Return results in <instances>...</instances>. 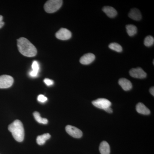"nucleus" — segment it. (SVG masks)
<instances>
[{
  "label": "nucleus",
  "instance_id": "obj_1",
  "mask_svg": "<svg viewBox=\"0 0 154 154\" xmlns=\"http://www.w3.org/2000/svg\"><path fill=\"white\" fill-rule=\"evenodd\" d=\"M17 46L20 53L25 56L33 57L37 54L35 46L24 37H21L17 40Z\"/></svg>",
  "mask_w": 154,
  "mask_h": 154
},
{
  "label": "nucleus",
  "instance_id": "obj_2",
  "mask_svg": "<svg viewBox=\"0 0 154 154\" xmlns=\"http://www.w3.org/2000/svg\"><path fill=\"white\" fill-rule=\"evenodd\" d=\"M9 131L12 133L15 140L21 142L25 137V130L22 122L16 120L8 126Z\"/></svg>",
  "mask_w": 154,
  "mask_h": 154
},
{
  "label": "nucleus",
  "instance_id": "obj_3",
  "mask_svg": "<svg viewBox=\"0 0 154 154\" xmlns=\"http://www.w3.org/2000/svg\"><path fill=\"white\" fill-rule=\"evenodd\" d=\"M62 4L61 0H49L45 4V11L49 14L54 13L60 9Z\"/></svg>",
  "mask_w": 154,
  "mask_h": 154
},
{
  "label": "nucleus",
  "instance_id": "obj_4",
  "mask_svg": "<svg viewBox=\"0 0 154 154\" xmlns=\"http://www.w3.org/2000/svg\"><path fill=\"white\" fill-rule=\"evenodd\" d=\"M14 82L13 77L8 75L0 76V89L10 88Z\"/></svg>",
  "mask_w": 154,
  "mask_h": 154
},
{
  "label": "nucleus",
  "instance_id": "obj_5",
  "mask_svg": "<svg viewBox=\"0 0 154 154\" xmlns=\"http://www.w3.org/2000/svg\"><path fill=\"white\" fill-rule=\"evenodd\" d=\"M92 104L97 108L104 110L108 107H110L111 105V103L110 101L103 98H100L93 101Z\"/></svg>",
  "mask_w": 154,
  "mask_h": 154
},
{
  "label": "nucleus",
  "instance_id": "obj_6",
  "mask_svg": "<svg viewBox=\"0 0 154 154\" xmlns=\"http://www.w3.org/2000/svg\"><path fill=\"white\" fill-rule=\"evenodd\" d=\"M66 131L69 135L76 138H80L83 135V133L81 130L72 125H67L66 127Z\"/></svg>",
  "mask_w": 154,
  "mask_h": 154
},
{
  "label": "nucleus",
  "instance_id": "obj_7",
  "mask_svg": "<svg viewBox=\"0 0 154 154\" xmlns=\"http://www.w3.org/2000/svg\"><path fill=\"white\" fill-rule=\"evenodd\" d=\"M55 36L58 39L62 40H66L71 38L72 33L69 30L66 28H62L56 33Z\"/></svg>",
  "mask_w": 154,
  "mask_h": 154
},
{
  "label": "nucleus",
  "instance_id": "obj_8",
  "mask_svg": "<svg viewBox=\"0 0 154 154\" xmlns=\"http://www.w3.org/2000/svg\"><path fill=\"white\" fill-rule=\"evenodd\" d=\"M129 74L131 77L137 79H143L146 77V73L140 67L131 69Z\"/></svg>",
  "mask_w": 154,
  "mask_h": 154
},
{
  "label": "nucleus",
  "instance_id": "obj_9",
  "mask_svg": "<svg viewBox=\"0 0 154 154\" xmlns=\"http://www.w3.org/2000/svg\"><path fill=\"white\" fill-rule=\"evenodd\" d=\"M95 59V56L93 54L89 53L86 54L85 55H83L82 57L80 58V62L82 64L87 65L90 64L92 63Z\"/></svg>",
  "mask_w": 154,
  "mask_h": 154
},
{
  "label": "nucleus",
  "instance_id": "obj_10",
  "mask_svg": "<svg viewBox=\"0 0 154 154\" xmlns=\"http://www.w3.org/2000/svg\"><path fill=\"white\" fill-rule=\"evenodd\" d=\"M119 84L125 91H129L132 88V85L129 80L122 78L119 81Z\"/></svg>",
  "mask_w": 154,
  "mask_h": 154
},
{
  "label": "nucleus",
  "instance_id": "obj_11",
  "mask_svg": "<svg viewBox=\"0 0 154 154\" xmlns=\"http://www.w3.org/2000/svg\"><path fill=\"white\" fill-rule=\"evenodd\" d=\"M102 11L107 15V17L110 18H113L116 17L117 12L113 7L106 6L102 9Z\"/></svg>",
  "mask_w": 154,
  "mask_h": 154
},
{
  "label": "nucleus",
  "instance_id": "obj_12",
  "mask_svg": "<svg viewBox=\"0 0 154 154\" xmlns=\"http://www.w3.org/2000/svg\"><path fill=\"white\" fill-rule=\"evenodd\" d=\"M128 17L131 19L135 21H139L142 18L141 14L140 11L137 8L131 9L128 14Z\"/></svg>",
  "mask_w": 154,
  "mask_h": 154
},
{
  "label": "nucleus",
  "instance_id": "obj_13",
  "mask_svg": "<svg viewBox=\"0 0 154 154\" xmlns=\"http://www.w3.org/2000/svg\"><path fill=\"white\" fill-rule=\"evenodd\" d=\"M137 111L138 113L143 115H149L150 113V111L143 103H138L136 107Z\"/></svg>",
  "mask_w": 154,
  "mask_h": 154
},
{
  "label": "nucleus",
  "instance_id": "obj_14",
  "mask_svg": "<svg viewBox=\"0 0 154 154\" xmlns=\"http://www.w3.org/2000/svg\"><path fill=\"white\" fill-rule=\"evenodd\" d=\"M99 151L101 154H110V147L108 143L105 141H102L99 146Z\"/></svg>",
  "mask_w": 154,
  "mask_h": 154
},
{
  "label": "nucleus",
  "instance_id": "obj_15",
  "mask_svg": "<svg viewBox=\"0 0 154 154\" xmlns=\"http://www.w3.org/2000/svg\"><path fill=\"white\" fill-rule=\"evenodd\" d=\"M51 137V135L49 133L45 134L42 135L38 136L36 138V142L39 145H43L45 143L46 140H48Z\"/></svg>",
  "mask_w": 154,
  "mask_h": 154
},
{
  "label": "nucleus",
  "instance_id": "obj_16",
  "mask_svg": "<svg viewBox=\"0 0 154 154\" xmlns=\"http://www.w3.org/2000/svg\"><path fill=\"white\" fill-rule=\"evenodd\" d=\"M127 32L129 36H134L137 33V28L134 25H126Z\"/></svg>",
  "mask_w": 154,
  "mask_h": 154
},
{
  "label": "nucleus",
  "instance_id": "obj_17",
  "mask_svg": "<svg viewBox=\"0 0 154 154\" xmlns=\"http://www.w3.org/2000/svg\"><path fill=\"white\" fill-rule=\"evenodd\" d=\"M33 115L35 120L38 123L42 124H47L48 123V120L47 119L42 118L39 113L37 111L34 112L33 113Z\"/></svg>",
  "mask_w": 154,
  "mask_h": 154
},
{
  "label": "nucleus",
  "instance_id": "obj_18",
  "mask_svg": "<svg viewBox=\"0 0 154 154\" xmlns=\"http://www.w3.org/2000/svg\"><path fill=\"white\" fill-rule=\"evenodd\" d=\"M109 47L110 49L116 52H121L122 51V48L121 45L116 42L110 43L109 45Z\"/></svg>",
  "mask_w": 154,
  "mask_h": 154
},
{
  "label": "nucleus",
  "instance_id": "obj_19",
  "mask_svg": "<svg viewBox=\"0 0 154 154\" xmlns=\"http://www.w3.org/2000/svg\"><path fill=\"white\" fill-rule=\"evenodd\" d=\"M154 37L151 36H146L144 39V44L147 47H150L154 44Z\"/></svg>",
  "mask_w": 154,
  "mask_h": 154
},
{
  "label": "nucleus",
  "instance_id": "obj_20",
  "mask_svg": "<svg viewBox=\"0 0 154 154\" xmlns=\"http://www.w3.org/2000/svg\"><path fill=\"white\" fill-rule=\"evenodd\" d=\"M32 70L38 72L39 71V66L38 63L36 61H33L32 64Z\"/></svg>",
  "mask_w": 154,
  "mask_h": 154
},
{
  "label": "nucleus",
  "instance_id": "obj_21",
  "mask_svg": "<svg viewBox=\"0 0 154 154\" xmlns=\"http://www.w3.org/2000/svg\"><path fill=\"white\" fill-rule=\"evenodd\" d=\"M47 98L45 97L43 95H39L38 96V98H37V100L39 102H42V103H44L46 102L47 100Z\"/></svg>",
  "mask_w": 154,
  "mask_h": 154
},
{
  "label": "nucleus",
  "instance_id": "obj_22",
  "mask_svg": "<svg viewBox=\"0 0 154 154\" xmlns=\"http://www.w3.org/2000/svg\"><path fill=\"white\" fill-rule=\"evenodd\" d=\"M44 83L47 85V86H50L54 84V82L52 80L49 79H45L44 80Z\"/></svg>",
  "mask_w": 154,
  "mask_h": 154
},
{
  "label": "nucleus",
  "instance_id": "obj_23",
  "mask_svg": "<svg viewBox=\"0 0 154 154\" xmlns=\"http://www.w3.org/2000/svg\"><path fill=\"white\" fill-rule=\"evenodd\" d=\"M3 17L2 15H0V28H2L4 26L5 23L3 21Z\"/></svg>",
  "mask_w": 154,
  "mask_h": 154
},
{
  "label": "nucleus",
  "instance_id": "obj_24",
  "mask_svg": "<svg viewBox=\"0 0 154 154\" xmlns=\"http://www.w3.org/2000/svg\"><path fill=\"white\" fill-rule=\"evenodd\" d=\"M105 111L108 113H112L113 112V110L110 108V107H108L105 110Z\"/></svg>",
  "mask_w": 154,
  "mask_h": 154
},
{
  "label": "nucleus",
  "instance_id": "obj_25",
  "mask_svg": "<svg viewBox=\"0 0 154 154\" xmlns=\"http://www.w3.org/2000/svg\"><path fill=\"white\" fill-rule=\"evenodd\" d=\"M149 92L153 96H154V88L153 87H152V88L150 89Z\"/></svg>",
  "mask_w": 154,
  "mask_h": 154
}]
</instances>
